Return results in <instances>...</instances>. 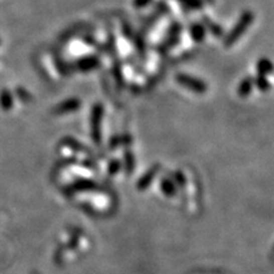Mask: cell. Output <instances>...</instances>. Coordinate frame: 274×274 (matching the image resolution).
Returning <instances> with one entry per match:
<instances>
[{"instance_id": "cell-1", "label": "cell", "mask_w": 274, "mask_h": 274, "mask_svg": "<svg viewBox=\"0 0 274 274\" xmlns=\"http://www.w3.org/2000/svg\"><path fill=\"white\" fill-rule=\"evenodd\" d=\"M254 22V13L250 11H246L243 12L242 15L240 16V19L238 22L235 23V26L233 29L228 33L227 37L224 39V46L226 48L232 47L236 41H238L244 32L248 30V28L250 27V24Z\"/></svg>"}, {"instance_id": "cell-2", "label": "cell", "mask_w": 274, "mask_h": 274, "mask_svg": "<svg viewBox=\"0 0 274 274\" xmlns=\"http://www.w3.org/2000/svg\"><path fill=\"white\" fill-rule=\"evenodd\" d=\"M103 105L95 104L91 110L90 126H91V137L94 142L99 144L102 141V119H103Z\"/></svg>"}, {"instance_id": "cell-3", "label": "cell", "mask_w": 274, "mask_h": 274, "mask_svg": "<svg viewBox=\"0 0 274 274\" xmlns=\"http://www.w3.org/2000/svg\"><path fill=\"white\" fill-rule=\"evenodd\" d=\"M176 80L181 86L192 90L196 94H205L207 90V85L200 79L189 76L185 73H180L176 76Z\"/></svg>"}, {"instance_id": "cell-4", "label": "cell", "mask_w": 274, "mask_h": 274, "mask_svg": "<svg viewBox=\"0 0 274 274\" xmlns=\"http://www.w3.org/2000/svg\"><path fill=\"white\" fill-rule=\"evenodd\" d=\"M80 105H81V103L78 98L66 99V101L62 102L61 104L57 105V107L55 109V113L56 114L70 113V112L77 111L79 107H80Z\"/></svg>"}, {"instance_id": "cell-5", "label": "cell", "mask_w": 274, "mask_h": 274, "mask_svg": "<svg viewBox=\"0 0 274 274\" xmlns=\"http://www.w3.org/2000/svg\"><path fill=\"white\" fill-rule=\"evenodd\" d=\"M190 35H191V38H192L194 41L200 43V41L205 39L206 37V29L202 24L194 23L190 27Z\"/></svg>"}, {"instance_id": "cell-6", "label": "cell", "mask_w": 274, "mask_h": 274, "mask_svg": "<svg viewBox=\"0 0 274 274\" xmlns=\"http://www.w3.org/2000/svg\"><path fill=\"white\" fill-rule=\"evenodd\" d=\"M252 86H254V79L250 77L244 78L243 80L240 82L238 87V94L240 97H247L248 95H250Z\"/></svg>"}, {"instance_id": "cell-7", "label": "cell", "mask_w": 274, "mask_h": 274, "mask_svg": "<svg viewBox=\"0 0 274 274\" xmlns=\"http://www.w3.org/2000/svg\"><path fill=\"white\" fill-rule=\"evenodd\" d=\"M257 72L258 74H263V76H266V74L273 72L274 66L273 63L268 59H260L257 62Z\"/></svg>"}, {"instance_id": "cell-8", "label": "cell", "mask_w": 274, "mask_h": 274, "mask_svg": "<svg viewBox=\"0 0 274 274\" xmlns=\"http://www.w3.org/2000/svg\"><path fill=\"white\" fill-rule=\"evenodd\" d=\"M97 65H98V59L94 56L86 57V59H82L80 62H79V69H80L81 71H90V70H94L95 68H97Z\"/></svg>"}, {"instance_id": "cell-9", "label": "cell", "mask_w": 274, "mask_h": 274, "mask_svg": "<svg viewBox=\"0 0 274 274\" xmlns=\"http://www.w3.org/2000/svg\"><path fill=\"white\" fill-rule=\"evenodd\" d=\"M188 11H198L205 5V0H177Z\"/></svg>"}, {"instance_id": "cell-10", "label": "cell", "mask_w": 274, "mask_h": 274, "mask_svg": "<svg viewBox=\"0 0 274 274\" xmlns=\"http://www.w3.org/2000/svg\"><path fill=\"white\" fill-rule=\"evenodd\" d=\"M0 106L5 111H8L13 106V97H12L11 93L6 89H4L0 93Z\"/></svg>"}, {"instance_id": "cell-11", "label": "cell", "mask_w": 274, "mask_h": 274, "mask_svg": "<svg viewBox=\"0 0 274 274\" xmlns=\"http://www.w3.org/2000/svg\"><path fill=\"white\" fill-rule=\"evenodd\" d=\"M203 22H205L206 27L209 29L210 32L213 33V35L215 37H217V38H219V37H222V35H223V29L221 27L217 26V24H216V23H214L213 21L209 20L208 18H203Z\"/></svg>"}, {"instance_id": "cell-12", "label": "cell", "mask_w": 274, "mask_h": 274, "mask_svg": "<svg viewBox=\"0 0 274 274\" xmlns=\"http://www.w3.org/2000/svg\"><path fill=\"white\" fill-rule=\"evenodd\" d=\"M254 84L257 86V88L261 91H267L269 89V87H271L266 77L263 76V74H258V76L254 79Z\"/></svg>"}, {"instance_id": "cell-13", "label": "cell", "mask_w": 274, "mask_h": 274, "mask_svg": "<svg viewBox=\"0 0 274 274\" xmlns=\"http://www.w3.org/2000/svg\"><path fill=\"white\" fill-rule=\"evenodd\" d=\"M124 163H126V166H129V167L134 166V157H132V153L130 151L124 152Z\"/></svg>"}, {"instance_id": "cell-14", "label": "cell", "mask_w": 274, "mask_h": 274, "mask_svg": "<svg viewBox=\"0 0 274 274\" xmlns=\"http://www.w3.org/2000/svg\"><path fill=\"white\" fill-rule=\"evenodd\" d=\"M150 3L151 0H134V2H132V5L136 8H143L145 6H148Z\"/></svg>"}]
</instances>
